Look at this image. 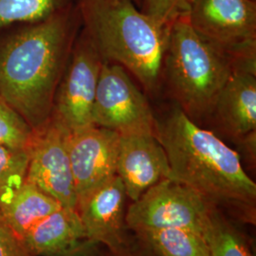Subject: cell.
Returning <instances> with one entry per match:
<instances>
[{"instance_id": "7c38bea8", "label": "cell", "mask_w": 256, "mask_h": 256, "mask_svg": "<svg viewBox=\"0 0 256 256\" xmlns=\"http://www.w3.org/2000/svg\"><path fill=\"white\" fill-rule=\"evenodd\" d=\"M116 174L132 202L137 200L156 183L170 178L164 148L155 135L120 136Z\"/></svg>"}, {"instance_id": "9c48e42d", "label": "cell", "mask_w": 256, "mask_h": 256, "mask_svg": "<svg viewBox=\"0 0 256 256\" xmlns=\"http://www.w3.org/2000/svg\"><path fill=\"white\" fill-rule=\"evenodd\" d=\"M66 135V130L52 119L34 130L28 147L25 180L54 198L62 207L76 210L77 194Z\"/></svg>"}, {"instance_id": "8fae6325", "label": "cell", "mask_w": 256, "mask_h": 256, "mask_svg": "<svg viewBox=\"0 0 256 256\" xmlns=\"http://www.w3.org/2000/svg\"><path fill=\"white\" fill-rule=\"evenodd\" d=\"M126 198L124 186L116 174L77 200L76 212L86 241L102 243L115 252L122 250Z\"/></svg>"}, {"instance_id": "5bb4252c", "label": "cell", "mask_w": 256, "mask_h": 256, "mask_svg": "<svg viewBox=\"0 0 256 256\" xmlns=\"http://www.w3.org/2000/svg\"><path fill=\"white\" fill-rule=\"evenodd\" d=\"M82 240L86 241L77 212L64 207L40 220L23 238L34 256L66 254Z\"/></svg>"}, {"instance_id": "277c9868", "label": "cell", "mask_w": 256, "mask_h": 256, "mask_svg": "<svg viewBox=\"0 0 256 256\" xmlns=\"http://www.w3.org/2000/svg\"><path fill=\"white\" fill-rule=\"evenodd\" d=\"M232 72L229 58L198 34L187 16L168 27L162 80L176 106L194 122L210 118Z\"/></svg>"}, {"instance_id": "6da1fadb", "label": "cell", "mask_w": 256, "mask_h": 256, "mask_svg": "<svg viewBox=\"0 0 256 256\" xmlns=\"http://www.w3.org/2000/svg\"><path fill=\"white\" fill-rule=\"evenodd\" d=\"M81 26L74 5L26 25L0 46V97L34 130L52 118L56 92Z\"/></svg>"}, {"instance_id": "44dd1931", "label": "cell", "mask_w": 256, "mask_h": 256, "mask_svg": "<svg viewBox=\"0 0 256 256\" xmlns=\"http://www.w3.org/2000/svg\"><path fill=\"white\" fill-rule=\"evenodd\" d=\"M194 0H142V12L162 27L168 28L176 19L187 16Z\"/></svg>"}, {"instance_id": "8992f818", "label": "cell", "mask_w": 256, "mask_h": 256, "mask_svg": "<svg viewBox=\"0 0 256 256\" xmlns=\"http://www.w3.org/2000/svg\"><path fill=\"white\" fill-rule=\"evenodd\" d=\"M216 209L200 192L172 178H165L129 206L126 224L137 234L182 228L206 239Z\"/></svg>"}, {"instance_id": "ba28073f", "label": "cell", "mask_w": 256, "mask_h": 256, "mask_svg": "<svg viewBox=\"0 0 256 256\" xmlns=\"http://www.w3.org/2000/svg\"><path fill=\"white\" fill-rule=\"evenodd\" d=\"M104 59L82 28L55 95L52 118L68 132L93 126L92 110Z\"/></svg>"}, {"instance_id": "ac0fdd59", "label": "cell", "mask_w": 256, "mask_h": 256, "mask_svg": "<svg viewBox=\"0 0 256 256\" xmlns=\"http://www.w3.org/2000/svg\"><path fill=\"white\" fill-rule=\"evenodd\" d=\"M206 241L210 256H252L244 238L216 209Z\"/></svg>"}, {"instance_id": "5b68a950", "label": "cell", "mask_w": 256, "mask_h": 256, "mask_svg": "<svg viewBox=\"0 0 256 256\" xmlns=\"http://www.w3.org/2000/svg\"><path fill=\"white\" fill-rule=\"evenodd\" d=\"M187 18L200 36L229 58L234 70L256 74V0H194Z\"/></svg>"}, {"instance_id": "7402d4cb", "label": "cell", "mask_w": 256, "mask_h": 256, "mask_svg": "<svg viewBox=\"0 0 256 256\" xmlns=\"http://www.w3.org/2000/svg\"><path fill=\"white\" fill-rule=\"evenodd\" d=\"M0 256H34L0 214Z\"/></svg>"}, {"instance_id": "e0dca14e", "label": "cell", "mask_w": 256, "mask_h": 256, "mask_svg": "<svg viewBox=\"0 0 256 256\" xmlns=\"http://www.w3.org/2000/svg\"><path fill=\"white\" fill-rule=\"evenodd\" d=\"M74 6V0H0V32L18 24H34Z\"/></svg>"}, {"instance_id": "7a4b0ae2", "label": "cell", "mask_w": 256, "mask_h": 256, "mask_svg": "<svg viewBox=\"0 0 256 256\" xmlns=\"http://www.w3.org/2000/svg\"><path fill=\"white\" fill-rule=\"evenodd\" d=\"M155 136L164 148L170 178L200 192L216 208L236 210L252 218L256 184L241 158L220 138L202 128L176 106L162 120Z\"/></svg>"}, {"instance_id": "2e32d148", "label": "cell", "mask_w": 256, "mask_h": 256, "mask_svg": "<svg viewBox=\"0 0 256 256\" xmlns=\"http://www.w3.org/2000/svg\"><path fill=\"white\" fill-rule=\"evenodd\" d=\"M160 256H210L206 239L182 228H164L140 232Z\"/></svg>"}, {"instance_id": "cb8c5ba5", "label": "cell", "mask_w": 256, "mask_h": 256, "mask_svg": "<svg viewBox=\"0 0 256 256\" xmlns=\"http://www.w3.org/2000/svg\"><path fill=\"white\" fill-rule=\"evenodd\" d=\"M75 256H94L93 254H84L82 256H77V254H75Z\"/></svg>"}, {"instance_id": "4fadbf2b", "label": "cell", "mask_w": 256, "mask_h": 256, "mask_svg": "<svg viewBox=\"0 0 256 256\" xmlns=\"http://www.w3.org/2000/svg\"><path fill=\"white\" fill-rule=\"evenodd\" d=\"M229 137L256 131V74L234 70L216 102L212 116Z\"/></svg>"}, {"instance_id": "9a60e30c", "label": "cell", "mask_w": 256, "mask_h": 256, "mask_svg": "<svg viewBox=\"0 0 256 256\" xmlns=\"http://www.w3.org/2000/svg\"><path fill=\"white\" fill-rule=\"evenodd\" d=\"M61 207L54 198L26 180L0 200V214L22 239L40 220Z\"/></svg>"}, {"instance_id": "ffe728a7", "label": "cell", "mask_w": 256, "mask_h": 256, "mask_svg": "<svg viewBox=\"0 0 256 256\" xmlns=\"http://www.w3.org/2000/svg\"><path fill=\"white\" fill-rule=\"evenodd\" d=\"M34 129L0 97V146L28 149Z\"/></svg>"}, {"instance_id": "d6986e66", "label": "cell", "mask_w": 256, "mask_h": 256, "mask_svg": "<svg viewBox=\"0 0 256 256\" xmlns=\"http://www.w3.org/2000/svg\"><path fill=\"white\" fill-rule=\"evenodd\" d=\"M28 149L0 146V200L26 180Z\"/></svg>"}, {"instance_id": "52a82bcc", "label": "cell", "mask_w": 256, "mask_h": 256, "mask_svg": "<svg viewBox=\"0 0 256 256\" xmlns=\"http://www.w3.org/2000/svg\"><path fill=\"white\" fill-rule=\"evenodd\" d=\"M94 126L120 136L155 135L156 119L144 94L122 66L104 61L92 110Z\"/></svg>"}, {"instance_id": "3957f363", "label": "cell", "mask_w": 256, "mask_h": 256, "mask_svg": "<svg viewBox=\"0 0 256 256\" xmlns=\"http://www.w3.org/2000/svg\"><path fill=\"white\" fill-rule=\"evenodd\" d=\"M77 7L82 30L104 61L124 68L148 93L158 92L168 28L129 0H79Z\"/></svg>"}, {"instance_id": "30bf717a", "label": "cell", "mask_w": 256, "mask_h": 256, "mask_svg": "<svg viewBox=\"0 0 256 256\" xmlns=\"http://www.w3.org/2000/svg\"><path fill=\"white\" fill-rule=\"evenodd\" d=\"M120 138L117 132L94 124L66 131L77 200L116 176Z\"/></svg>"}, {"instance_id": "603a6c76", "label": "cell", "mask_w": 256, "mask_h": 256, "mask_svg": "<svg viewBox=\"0 0 256 256\" xmlns=\"http://www.w3.org/2000/svg\"><path fill=\"white\" fill-rule=\"evenodd\" d=\"M129 1L133 2L135 5H136V4H140V3H142V0H129Z\"/></svg>"}]
</instances>
